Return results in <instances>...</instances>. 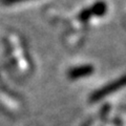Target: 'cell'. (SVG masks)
I'll use <instances>...</instances> for the list:
<instances>
[{
  "label": "cell",
  "mask_w": 126,
  "mask_h": 126,
  "mask_svg": "<svg viewBox=\"0 0 126 126\" xmlns=\"http://www.w3.org/2000/svg\"><path fill=\"white\" fill-rule=\"evenodd\" d=\"M124 86H126V76H123L122 78L111 82V83L108 84L107 86L99 89L96 94H94V96H92V100L98 101L99 99H101V98H104L105 96H107L109 94H112L115 90L120 89L122 87H124Z\"/></svg>",
  "instance_id": "6da1fadb"
},
{
  "label": "cell",
  "mask_w": 126,
  "mask_h": 126,
  "mask_svg": "<svg viewBox=\"0 0 126 126\" xmlns=\"http://www.w3.org/2000/svg\"><path fill=\"white\" fill-rule=\"evenodd\" d=\"M94 72V67L90 65H83V66H78V67H74L68 72L69 77L72 79H79L83 78L90 75Z\"/></svg>",
  "instance_id": "7a4b0ae2"
},
{
  "label": "cell",
  "mask_w": 126,
  "mask_h": 126,
  "mask_svg": "<svg viewBox=\"0 0 126 126\" xmlns=\"http://www.w3.org/2000/svg\"><path fill=\"white\" fill-rule=\"evenodd\" d=\"M92 17H93V15H92V12H90L89 7H87V9H84V10H82V11L80 12V13H79V15H78L79 20L82 21V22H86V21H88Z\"/></svg>",
  "instance_id": "277c9868"
},
{
  "label": "cell",
  "mask_w": 126,
  "mask_h": 126,
  "mask_svg": "<svg viewBox=\"0 0 126 126\" xmlns=\"http://www.w3.org/2000/svg\"><path fill=\"white\" fill-rule=\"evenodd\" d=\"M93 16H103L107 11V5L104 1H98L89 7Z\"/></svg>",
  "instance_id": "3957f363"
},
{
  "label": "cell",
  "mask_w": 126,
  "mask_h": 126,
  "mask_svg": "<svg viewBox=\"0 0 126 126\" xmlns=\"http://www.w3.org/2000/svg\"><path fill=\"white\" fill-rule=\"evenodd\" d=\"M27 0H1V2L3 4L10 5V4H15V3H20V2H24Z\"/></svg>",
  "instance_id": "5b68a950"
}]
</instances>
